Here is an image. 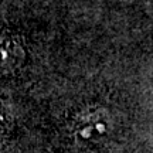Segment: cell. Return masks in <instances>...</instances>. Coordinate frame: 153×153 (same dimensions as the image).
<instances>
[{"label": "cell", "mask_w": 153, "mask_h": 153, "mask_svg": "<svg viewBox=\"0 0 153 153\" xmlns=\"http://www.w3.org/2000/svg\"><path fill=\"white\" fill-rule=\"evenodd\" d=\"M24 60V50L10 36H0V76L9 75Z\"/></svg>", "instance_id": "obj_2"}, {"label": "cell", "mask_w": 153, "mask_h": 153, "mask_svg": "<svg viewBox=\"0 0 153 153\" xmlns=\"http://www.w3.org/2000/svg\"><path fill=\"white\" fill-rule=\"evenodd\" d=\"M108 133V120L101 112H87L76 122L75 135L84 142H98Z\"/></svg>", "instance_id": "obj_1"}]
</instances>
